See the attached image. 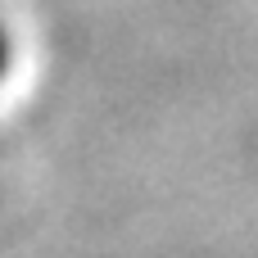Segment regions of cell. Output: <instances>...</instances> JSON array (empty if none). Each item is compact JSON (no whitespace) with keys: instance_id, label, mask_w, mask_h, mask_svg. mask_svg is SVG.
Returning <instances> with one entry per match:
<instances>
[{"instance_id":"6da1fadb","label":"cell","mask_w":258,"mask_h":258,"mask_svg":"<svg viewBox=\"0 0 258 258\" xmlns=\"http://www.w3.org/2000/svg\"><path fill=\"white\" fill-rule=\"evenodd\" d=\"M9 68V36H5V27H0V73Z\"/></svg>"}]
</instances>
